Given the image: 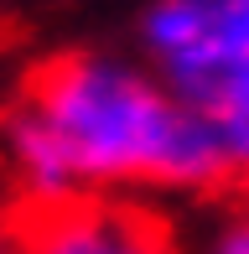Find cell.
Wrapping results in <instances>:
<instances>
[{
  "label": "cell",
  "instance_id": "cell-1",
  "mask_svg": "<svg viewBox=\"0 0 249 254\" xmlns=\"http://www.w3.org/2000/svg\"><path fill=\"white\" fill-rule=\"evenodd\" d=\"M16 99L47 125L73 177L172 182L229 202L249 192V161L213 114L177 109L151 83L88 52L37 63Z\"/></svg>",
  "mask_w": 249,
  "mask_h": 254
},
{
  "label": "cell",
  "instance_id": "cell-2",
  "mask_svg": "<svg viewBox=\"0 0 249 254\" xmlns=\"http://www.w3.org/2000/svg\"><path fill=\"white\" fill-rule=\"evenodd\" d=\"M0 254H182V244L145 202L58 187L0 202Z\"/></svg>",
  "mask_w": 249,
  "mask_h": 254
},
{
  "label": "cell",
  "instance_id": "cell-3",
  "mask_svg": "<svg viewBox=\"0 0 249 254\" xmlns=\"http://www.w3.org/2000/svg\"><path fill=\"white\" fill-rule=\"evenodd\" d=\"M187 109L229 120L249 94V0H161L145 21Z\"/></svg>",
  "mask_w": 249,
  "mask_h": 254
},
{
  "label": "cell",
  "instance_id": "cell-4",
  "mask_svg": "<svg viewBox=\"0 0 249 254\" xmlns=\"http://www.w3.org/2000/svg\"><path fill=\"white\" fill-rule=\"evenodd\" d=\"M213 254H249V202H234V223L223 228Z\"/></svg>",
  "mask_w": 249,
  "mask_h": 254
},
{
  "label": "cell",
  "instance_id": "cell-5",
  "mask_svg": "<svg viewBox=\"0 0 249 254\" xmlns=\"http://www.w3.org/2000/svg\"><path fill=\"white\" fill-rule=\"evenodd\" d=\"M223 130H229V135H234V145H239V156L249 161V94L239 99V109H234V114H229V120H223Z\"/></svg>",
  "mask_w": 249,
  "mask_h": 254
}]
</instances>
